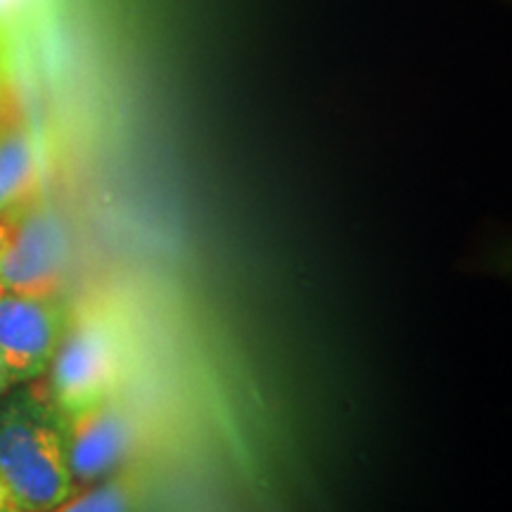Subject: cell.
<instances>
[{
	"label": "cell",
	"instance_id": "5b68a950",
	"mask_svg": "<svg viewBox=\"0 0 512 512\" xmlns=\"http://www.w3.org/2000/svg\"><path fill=\"white\" fill-rule=\"evenodd\" d=\"M72 320V309L60 297H0V363L12 384L46 375Z\"/></svg>",
	"mask_w": 512,
	"mask_h": 512
},
{
	"label": "cell",
	"instance_id": "30bf717a",
	"mask_svg": "<svg viewBox=\"0 0 512 512\" xmlns=\"http://www.w3.org/2000/svg\"><path fill=\"white\" fill-rule=\"evenodd\" d=\"M0 512H17L15 508H12V505L10 503H5L3 501V498H0Z\"/></svg>",
	"mask_w": 512,
	"mask_h": 512
},
{
	"label": "cell",
	"instance_id": "7a4b0ae2",
	"mask_svg": "<svg viewBox=\"0 0 512 512\" xmlns=\"http://www.w3.org/2000/svg\"><path fill=\"white\" fill-rule=\"evenodd\" d=\"M43 389L57 415L121 394L126 377V342L119 320L105 309L72 311Z\"/></svg>",
	"mask_w": 512,
	"mask_h": 512
},
{
	"label": "cell",
	"instance_id": "8fae6325",
	"mask_svg": "<svg viewBox=\"0 0 512 512\" xmlns=\"http://www.w3.org/2000/svg\"><path fill=\"white\" fill-rule=\"evenodd\" d=\"M3 294H5V287H3V283H0V297H3Z\"/></svg>",
	"mask_w": 512,
	"mask_h": 512
},
{
	"label": "cell",
	"instance_id": "277c9868",
	"mask_svg": "<svg viewBox=\"0 0 512 512\" xmlns=\"http://www.w3.org/2000/svg\"><path fill=\"white\" fill-rule=\"evenodd\" d=\"M76 491L114 475L136 446V420L119 396L57 415Z\"/></svg>",
	"mask_w": 512,
	"mask_h": 512
},
{
	"label": "cell",
	"instance_id": "52a82bcc",
	"mask_svg": "<svg viewBox=\"0 0 512 512\" xmlns=\"http://www.w3.org/2000/svg\"><path fill=\"white\" fill-rule=\"evenodd\" d=\"M143 501V477L133 470H119L102 482L76 491L53 512H136Z\"/></svg>",
	"mask_w": 512,
	"mask_h": 512
},
{
	"label": "cell",
	"instance_id": "3957f363",
	"mask_svg": "<svg viewBox=\"0 0 512 512\" xmlns=\"http://www.w3.org/2000/svg\"><path fill=\"white\" fill-rule=\"evenodd\" d=\"M67 268V230L41 195L0 214V283L5 292L60 297Z\"/></svg>",
	"mask_w": 512,
	"mask_h": 512
},
{
	"label": "cell",
	"instance_id": "ba28073f",
	"mask_svg": "<svg viewBox=\"0 0 512 512\" xmlns=\"http://www.w3.org/2000/svg\"><path fill=\"white\" fill-rule=\"evenodd\" d=\"M22 5H24V0H0V19L15 15Z\"/></svg>",
	"mask_w": 512,
	"mask_h": 512
},
{
	"label": "cell",
	"instance_id": "6da1fadb",
	"mask_svg": "<svg viewBox=\"0 0 512 512\" xmlns=\"http://www.w3.org/2000/svg\"><path fill=\"white\" fill-rule=\"evenodd\" d=\"M74 494L57 413L43 389L0 401V498L17 512H53Z\"/></svg>",
	"mask_w": 512,
	"mask_h": 512
},
{
	"label": "cell",
	"instance_id": "8992f818",
	"mask_svg": "<svg viewBox=\"0 0 512 512\" xmlns=\"http://www.w3.org/2000/svg\"><path fill=\"white\" fill-rule=\"evenodd\" d=\"M38 145L27 128L0 133V214L41 195Z\"/></svg>",
	"mask_w": 512,
	"mask_h": 512
},
{
	"label": "cell",
	"instance_id": "9c48e42d",
	"mask_svg": "<svg viewBox=\"0 0 512 512\" xmlns=\"http://www.w3.org/2000/svg\"><path fill=\"white\" fill-rule=\"evenodd\" d=\"M10 387H12V380H10L8 370H5L3 363H0V396H3L5 392H8Z\"/></svg>",
	"mask_w": 512,
	"mask_h": 512
}]
</instances>
